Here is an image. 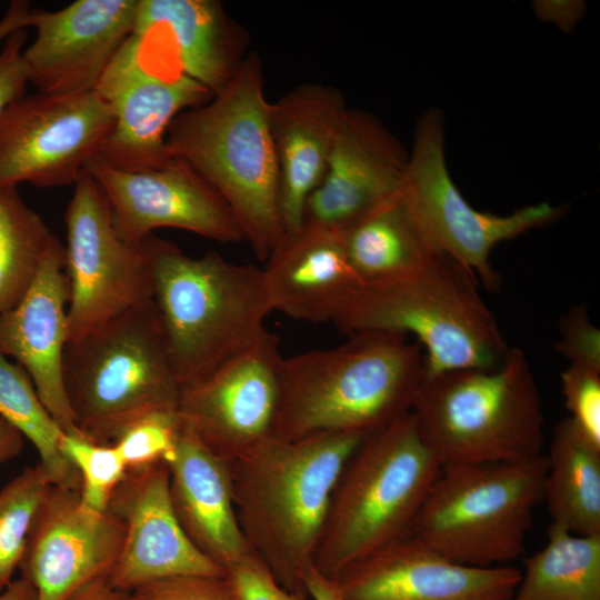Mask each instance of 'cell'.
<instances>
[{"mask_svg": "<svg viewBox=\"0 0 600 600\" xmlns=\"http://www.w3.org/2000/svg\"><path fill=\"white\" fill-rule=\"evenodd\" d=\"M367 436L269 437L228 461L238 522L251 552L284 589L306 594L339 477Z\"/></svg>", "mask_w": 600, "mask_h": 600, "instance_id": "cell-1", "label": "cell"}, {"mask_svg": "<svg viewBox=\"0 0 600 600\" xmlns=\"http://www.w3.org/2000/svg\"><path fill=\"white\" fill-rule=\"evenodd\" d=\"M269 106L262 61L251 51L222 90L179 113L166 134L168 153L221 197L262 261L284 234Z\"/></svg>", "mask_w": 600, "mask_h": 600, "instance_id": "cell-2", "label": "cell"}, {"mask_svg": "<svg viewBox=\"0 0 600 600\" xmlns=\"http://www.w3.org/2000/svg\"><path fill=\"white\" fill-rule=\"evenodd\" d=\"M424 377L420 346L389 331L353 332L334 348L283 357L273 436H368L411 411Z\"/></svg>", "mask_w": 600, "mask_h": 600, "instance_id": "cell-3", "label": "cell"}, {"mask_svg": "<svg viewBox=\"0 0 600 600\" xmlns=\"http://www.w3.org/2000/svg\"><path fill=\"white\" fill-rule=\"evenodd\" d=\"M152 272V300L182 387L194 383L252 344L271 312L262 269L216 251L193 258L177 243L142 241Z\"/></svg>", "mask_w": 600, "mask_h": 600, "instance_id": "cell-4", "label": "cell"}, {"mask_svg": "<svg viewBox=\"0 0 600 600\" xmlns=\"http://www.w3.org/2000/svg\"><path fill=\"white\" fill-rule=\"evenodd\" d=\"M441 467L412 411L364 437L333 490L313 566L333 578L411 534Z\"/></svg>", "mask_w": 600, "mask_h": 600, "instance_id": "cell-5", "label": "cell"}, {"mask_svg": "<svg viewBox=\"0 0 600 600\" xmlns=\"http://www.w3.org/2000/svg\"><path fill=\"white\" fill-rule=\"evenodd\" d=\"M333 323L348 334L377 330L416 336L424 347L426 376L492 370L510 348L477 278L443 253L404 278L362 286Z\"/></svg>", "mask_w": 600, "mask_h": 600, "instance_id": "cell-6", "label": "cell"}, {"mask_svg": "<svg viewBox=\"0 0 600 600\" xmlns=\"http://www.w3.org/2000/svg\"><path fill=\"white\" fill-rule=\"evenodd\" d=\"M412 413L442 466L520 461L542 454L543 412L526 353L496 369L426 376Z\"/></svg>", "mask_w": 600, "mask_h": 600, "instance_id": "cell-7", "label": "cell"}, {"mask_svg": "<svg viewBox=\"0 0 600 600\" xmlns=\"http://www.w3.org/2000/svg\"><path fill=\"white\" fill-rule=\"evenodd\" d=\"M63 382L79 433L112 443L136 420L178 411L176 374L153 300L68 342Z\"/></svg>", "mask_w": 600, "mask_h": 600, "instance_id": "cell-8", "label": "cell"}, {"mask_svg": "<svg viewBox=\"0 0 600 600\" xmlns=\"http://www.w3.org/2000/svg\"><path fill=\"white\" fill-rule=\"evenodd\" d=\"M547 457L447 464L432 483L411 534L464 566H504L524 552L543 501Z\"/></svg>", "mask_w": 600, "mask_h": 600, "instance_id": "cell-9", "label": "cell"}, {"mask_svg": "<svg viewBox=\"0 0 600 600\" xmlns=\"http://www.w3.org/2000/svg\"><path fill=\"white\" fill-rule=\"evenodd\" d=\"M401 192L436 252L452 258L489 290L500 284L490 263L492 249L559 214V209L548 202L508 216L481 212L470 206L450 177L443 114L436 109L418 120Z\"/></svg>", "mask_w": 600, "mask_h": 600, "instance_id": "cell-10", "label": "cell"}, {"mask_svg": "<svg viewBox=\"0 0 600 600\" xmlns=\"http://www.w3.org/2000/svg\"><path fill=\"white\" fill-rule=\"evenodd\" d=\"M69 282L68 342L152 300V272L142 242L116 230L108 200L84 170L64 213Z\"/></svg>", "mask_w": 600, "mask_h": 600, "instance_id": "cell-11", "label": "cell"}, {"mask_svg": "<svg viewBox=\"0 0 600 600\" xmlns=\"http://www.w3.org/2000/svg\"><path fill=\"white\" fill-rule=\"evenodd\" d=\"M113 123L96 90L26 93L0 114V188L74 184Z\"/></svg>", "mask_w": 600, "mask_h": 600, "instance_id": "cell-12", "label": "cell"}, {"mask_svg": "<svg viewBox=\"0 0 600 600\" xmlns=\"http://www.w3.org/2000/svg\"><path fill=\"white\" fill-rule=\"evenodd\" d=\"M160 58L150 39L132 34L94 89L114 119L99 154L113 167L142 170L167 162L171 156L166 134L172 120L213 97L174 61L163 67Z\"/></svg>", "mask_w": 600, "mask_h": 600, "instance_id": "cell-13", "label": "cell"}, {"mask_svg": "<svg viewBox=\"0 0 600 600\" xmlns=\"http://www.w3.org/2000/svg\"><path fill=\"white\" fill-rule=\"evenodd\" d=\"M282 360L279 337L266 329L210 374L182 387V428L227 461L273 436Z\"/></svg>", "mask_w": 600, "mask_h": 600, "instance_id": "cell-14", "label": "cell"}, {"mask_svg": "<svg viewBox=\"0 0 600 600\" xmlns=\"http://www.w3.org/2000/svg\"><path fill=\"white\" fill-rule=\"evenodd\" d=\"M84 170L104 193L116 230L130 243L139 244L160 228L182 229L222 243L243 240L226 202L180 158L123 170L97 156Z\"/></svg>", "mask_w": 600, "mask_h": 600, "instance_id": "cell-15", "label": "cell"}, {"mask_svg": "<svg viewBox=\"0 0 600 600\" xmlns=\"http://www.w3.org/2000/svg\"><path fill=\"white\" fill-rule=\"evenodd\" d=\"M122 522L108 509L86 507L79 492L51 486L32 521L19 570L37 600H66L108 579L123 542Z\"/></svg>", "mask_w": 600, "mask_h": 600, "instance_id": "cell-16", "label": "cell"}, {"mask_svg": "<svg viewBox=\"0 0 600 600\" xmlns=\"http://www.w3.org/2000/svg\"><path fill=\"white\" fill-rule=\"evenodd\" d=\"M139 0H77L57 10L32 9L33 42L22 60L37 91L94 90L101 76L133 34Z\"/></svg>", "mask_w": 600, "mask_h": 600, "instance_id": "cell-17", "label": "cell"}, {"mask_svg": "<svg viewBox=\"0 0 600 600\" xmlns=\"http://www.w3.org/2000/svg\"><path fill=\"white\" fill-rule=\"evenodd\" d=\"M107 509L123 524L122 548L108 581L131 592L178 574L226 576L184 534L172 509L164 461L128 469Z\"/></svg>", "mask_w": 600, "mask_h": 600, "instance_id": "cell-18", "label": "cell"}, {"mask_svg": "<svg viewBox=\"0 0 600 600\" xmlns=\"http://www.w3.org/2000/svg\"><path fill=\"white\" fill-rule=\"evenodd\" d=\"M408 152L371 112L347 108L302 226L344 232L402 188Z\"/></svg>", "mask_w": 600, "mask_h": 600, "instance_id": "cell-19", "label": "cell"}, {"mask_svg": "<svg viewBox=\"0 0 600 600\" xmlns=\"http://www.w3.org/2000/svg\"><path fill=\"white\" fill-rule=\"evenodd\" d=\"M520 569L453 562L408 534L341 570L343 600H512Z\"/></svg>", "mask_w": 600, "mask_h": 600, "instance_id": "cell-20", "label": "cell"}, {"mask_svg": "<svg viewBox=\"0 0 600 600\" xmlns=\"http://www.w3.org/2000/svg\"><path fill=\"white\" fill-rule=\"evenodd\" d=\"M69 298L64 247L57 238L28 291L13 308L0 314V351L14 358L27 372L60 428L81 436L63 382Z\"/></svg>", "mask_w": 600, "mask_h": 600, "instance_id": "cell-21", "label": "cell"}, {"mask_svg": "<svg viewBox=\"0 0 600 600\" xmlns=\"http://www.w3.org/2000/svg\"><path fill=\"white\" fill-rule=\"evenodd\" d=\"M347 108L337 88L318 82L299 84L270 102L269 129L284 233L302 227L306 202L323 179Z\"/></svg>", "mask_w": 600, "mask_h": 600, "instance_id": "cell-22", "label": "cell"}, {"mask_svg": "<svg viewBox=\"0 0 600 600\" xmlns=\"http://www.w3.org/2000/svg\"><path fill=\"white\" fill-rule=\"evenodd\" d=\"M271 310L308 322H334L362 287L342 233L302 226L284 233L264 260Z\"/></svg>", "mask_w": 600, "mask_h": 600, "instance_id": "cell-23", "label": "cell"}, {"mask_svg": "<svg viewBox=\"0 0 600 600\" xmlns=\"http://www.w3.org/2000/svg\"><path fill=\"white\" fill-rule=\"evenodd\" d=\"M168 467L172 509L191 543L226 572L252 553L238 522L229 462L181 426Z\"/></svg>", "mask_w": 600, "mask_h": 600, "instance_id": "cell-24", "label": "cell"}, {"mask_svg": "<svg viewBox=\"0 0 600 600\" xmlns=\"http://www.w3.org/2000/svg\"><path fill=\"white\" fill-rule=\"evenodd\" d=\"M133 34L166 36L179 69L213 94L248 54L246 30L217 0H139Z\"/></svg>", "mask_w": 600, "mask_h": 600, "instance_id": "cell-25", "label": "cell"}, {"mask_svg": "<svg viewBox=\"0 0 600 600\" xmlns=\"http://www.w3.org/2000/svg\"><path fill=\"white\" fill-rule=\"evenodd\" d=\"M342 239L348 261L362 286L404 278L438 253L401 190L349 227Z\"/></svg>", "mask_w": 600, "mask_h": 600, "instance_id": "cell-26", "label": "cell"}, {"mask_svg": "<svg viewBox=\"0 0 600 600\" xmlns=\"http://www.w3.org/2000/svg\"><path fill=\"white\" fill-rule=\"evenodd\" d=\"M543 501L551 522L582 536L600 534V446L568 417L553 429Z\"/></svg>", "mask_w": 600, "mask_h": 600, "instance_id": "cell-27", "label": "cell"}, {"mask_svg": "<svg viewBox=\"0 0 600 600\" xmlns=\"http://www.w3.org/2000/svg\"><path fill=\"white\" fill-rule=\"evenodd\" d=\"M522 563L512 600H600V534L551 522L546 546Z\"/></svg>", "mask_w": 600, "mask_h": 600, "instance_id": "cell-28", "label": "cell"}, {"mask_svg": "<svg viewBox=\"0 0 600 600\" xmlns=\"http://www.w3.org/2000/svg\"><path fill=\"white\" fill-rule=\"evenodd\" d=\"M0 417L13 426L36 448L39 464L50 483L80 491L79 472L63 454L66 433L50 414L27 372L0 351Z\"/></svg>", "mask_w": 600, "mask_h": 600, "instance_id": "cell-29", "label": "cell"}, {"mask_svg": "<svg viewBox=\"0 0 600 600\" xmlns=\"http://www.w3.org/2000/svg\"><path fill=\"white\" fill-rule=\"evenodd\" d=\"M56 239L17 187L0 188V314L28 291Z\"/></svg>", "mask_w": 600, "mask_h": 600, "instance_id": "cell-30", "label": "cell"}, {"mask_svg": "<svg viewBox=\"0 0 600 600\" xmlns=\"http://www.w3.org/2000/svg\"><path fill=\"white\" fill-rule=\"evenodd\" d=\"M51 486L37 463L0 489V593L19 568L36 512Z\"/></svg>", "mask_w": 600, "mask_h": 600, "instance_id": "cell-31", "label": "cell"}, {"mask_svg": "<svg viewBox=\"0 0 600 600\" xmlns=\"http://www.w3.org/2000/svg\"><path fill=\"white\" fill-rule=\"evenodd\" d=\"M63 454L79 472L81 502L94 510H107L110 498L128 467L113 443H99L82 436L64 433Z\"/></svg>", "mask_w": 600, "mask_h": 600, "instance_id": "cell-32", "label": "cell"}, {"mask_svg": "<svg viewBox=\"0 0 600 600\" xmlns=\"http://www.w3.org/2000/svg\"><path fill=\"white\" fill-rule=\"evenodd\" d=\"M180 429L178 411L152 412L129 424L112 443L128 469L168 463L173 458Z\"/></svg>", "mask_w": 600, "mask_h": 600, "instance_id": "cell-33", "label": "cell"}, {"mask_svg": "<svg viewBox=\"0 0 600 600\" xmlns=\"http://www.w3.org/2000/svg\"><path fill=\"white\" fill-rule=\"evenodd\" d=\"M560 377L569 418L600 446V370L569 364Z\"/></svg>", "mask_w": 600, "mask_h": 600, "instance_id": "cell-34", "label": "cell"}, {"mask_svg": "<svg viewBox=\"0 0 600 600\" xmlns=\"http://www.w3.org/2000/svg\"><path fill=\"white\" fill-rule=\"evenodd\" d=\"M132 600H241L228 576L178 574L144 583Z\"/></svg>", "mask_w": 600, "mask_h": 600, "instance_id": "cell-35", "label": "cell"}, {"mask_svg": "<svg viewBox=\"0 0 600 600\" xmlns=\"http://www.w3.org/2000/svg\"><path fill=\"white\" fill-rule=\"evenodd\" d=\"M558 351L569 364L600 370V332L583 306L571 308L560 320Z\"/></svg>", "mask_w": 600, "mask_h": 600, "instance_id": "cell-36", "label": "cell"}, {"mask_svg": "<svg viewBox=\"0 0 600 600\" xmlns=\"http://www.w3.org/2000/svg\"><path fill=\"white\" fill-rule=\"evenodd\" d=\"M241 600H310L291 592L277 582L268 568L253 553L227 570Z\"/></svg>", "mask_w": 600, "mask_h": 600, "instance_id": "cell-37", "label": "cell"}, {"mask_svg": "<svg viewBox=\"0 0 600 600\" xmlns=\"http://www.w3.org/2000/svg\"><path fill=\"white\" fill-rule=\"evenodd\" d=\"M26 29L11 33L0 51V114L14 100L26 94L28 76L22 60Z\"/></svg>", "mask_w": 600, "mask_h": 600, "instance_id": "cell-38", "label": "cell"}, {"mask_svg": "<svg viewBox=\"0 0 600 600\" xmlns=\"http://www.w3.org/2000/svg\"><path fill=\"white\" fill-rule=\"evenodd\" d=\"M304 589L310 600H343L333 578L311 566L303 577Z\"/></svg>", "mask_w": 600, "mask_h": 600, "instance_id": "cell-39", "label": "cell"}, {"mask_svg": "<svg viewBox=\"0 0 600 600\" xmlns=\"http://www.w3.org/2000/svg\"><path fill=\"white\" fill-rule=\"evenodd\" d=\"M31 7L28 1L13 0L0 20V41L6 40L14 31L30 27Z\"/></svg>", "mask_w": 600, "mask_h": 600, "instance_id": "cell-40", "label": "cell"}, {"mask_svg": "<svg viewBox=\"0 0 600 600\" xmlns=\"http://www.w3.org/2000/svg\"><path fill=\"white\" fill-rule=\"evenodd\" d=\"M66 600H132L130 592L112 587L108 579L91 581Z\"/></svg>", "mask_w": 600, "mask_h": 600, "instance_id": "cell-41", "label": "cell"}, {"mask_svg": "<svg viewBox=\"0 0 600 600\" xmlns=\"http://www.w3.org/2000/svg\"><path fill=\"white\" fill-rule=\"evenodd\" d=\"M24 437L0 417V464L17 458L24 447Z\"/></svg>", "mask_w": 600, "mask_h": 600, "instance_id": "cell-42", "label": "cell"}, {"mask_svg": "<svg viewBox=\"0 0 600 600\" xmlns=\"http://www.w3.org/2000/svg\"><path fill=\"white\" fill-rule=\"evenodd\" d=\"M0 600H37V593L32 584L20 577L0 593Z\"/></svg>", "mask_w": 600, "mask_h": 600, "instance_id": "cell-43", "label": "cell"}]
</instances>
